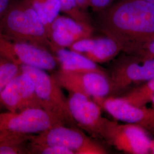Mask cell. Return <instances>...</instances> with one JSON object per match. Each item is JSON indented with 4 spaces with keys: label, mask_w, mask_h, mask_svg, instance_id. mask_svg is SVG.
I'll return each mask as SVG.
<instances>
[{
    "label": "cell",
    "mask_w": 154,
    "mask_h": 154,
    "mask_svg": "<svg viewBox=\"0 0 154 154\" xmlns=\"http://www.w3.org/2000/svg\"><path fill=\"white\" fill-rule=\"evenodd\" d=\"M100 30L130 54L139 45L154 37V4L144 0H118L98 18Z\"/></svg>",
    "instance_id": "1"
},
{
    "label": "cell",
    "mask_w": 154,
    "mask_h": 154,
    "mask_svg": "<svg viewBox=\"0 0 154 154\" xmlns=\"http://www.w3.org/2000/svg\"><path fill=\"white\" fill-rule=\"evenodd\" d=\"M0 33L9 38L51 51L47 30L28 0H13L0 21Z\"/></svg>",
    "instance_id": "2"
},
{
    "label": "cell",
    "mask_w": 154,
    "mask_h": 154,
    "mask_svg": "<svg viewBox=\"0 0 154 154\" xmlns=\"http://www.w3.org/2000/svg\"><path fill=\"white\" fill-rule=\"evenodd\" d=\"M21 70L33 80L41 108L57 117L65 126L78 127L70 112L68 99L53 75H50L44 70L27 65H21Z\"/></svg>",
    "instance_id": "3"
},
{
    "label": "cell",
    "mask_w": 154,
    "mask_h": 154,
    "mask_svg": "<svg viewBox=\"0 0 154 154\" xmlns=\"http://www.w3.org/2000/svg\"><path fill=\"white\" fill-rule=\"evenodd\" d=\"M0 56L20 66H33L45 71L53 70L58 63L50 50L9 38L1 33Z\"/></svg>",
    "instance_id": "4"
},
{
    "label": "cell",
    "mask_w": 154,
    "mask_h": 154,
    "mask_svg": "<svg viewBox=\"0 0 154 154\" xmlns=\"http://www.w3.org/2000/svg\"><path fill=\"white\" fill-rule=\"evenodd\" d=\"M58 125H65L57 117L42 108L0 113V130H2L33 134Z\"/></svg>",
    "instance_id": "5"
},
{
    "label": "cell",
    "mask_w": 154,
    "mask_h": 154,
    "mask_svg": "<svg viewBox=\"0 0 154 154\" xmlns=\"http://www.w3.org/2000/svg\"><path fill=\"white\" fill-rule=\"evenodd\" d=\"M53 75L62 88L69 92L93 97L95 102L106 98L112 93L110 78L105 73L71 72L61 69Z\"/></svg>",
    "instance_id": "6"
},
{
    "label": "cell",
    "mask_w": 154,
    "mask_h": 154,
    "mask_svg": "<svg viewBox=\"0 0 154 154\" xmlns=\"http://www.w3.org/2000/svg\"><path fill=\"white\" fill-rule=\"evenodd\" d=\"M103 139L125 152L132 154L150 153L152 140L142 127L135 123L120 125L109 120Z\"/></svg>",
    "instance_id": "7"
},
{
    "label": "cell",
    "mask_w": 154,
    "mask_h": 154,
    "mask_svg": "<svg viewBox=\"0 0 154 154\" xmlns=\"http://www.w3.org/2000/svg\"><path fill=\"white\" fill-rule=\"evenodd\" d=\"M69 93V109L78 126L95 138L103 139L109 119L102 116L101 106L83 94Z\"/></svg>",
    "instance_id": "8"
},
{
    "label": "cell",
    "mask_w": 154,
    "mask_h": 154,
    "mask_svg": "<svg viewBox=\"0 0 154 154\" xmlns=\"http://www.w3.org/2000/svg\"><path fill=\"white\" fill-rule=\"evenodd\" d=\"M153 78L154 59L129 55L114 67L109 78L112 92H114L123 90L132 84L146 82Z\"/></svg>",
    "instance_id": "9"
},
{
    "label": "cell",
    "mask_w": 154,
    "mask_h": 154,
    "mask_svg": "<svg viewBox=\"0 0 154 154\" xmlns=\"http://www.w3.org/2000/svg\"><path fill=\"white\" fill-rule=\"evenodd\" d=\"M0 103L11 112L41 108L33 80L21 70L0 93Z\"/></svg>",
    "instance_id": "10"
},
{
    "label": "cell",
    "mask_w": 154,
    "mask_h": 154,
    "mask_svg": "<svg viewBox=\"0 0 154 154\" xmlns=\"http://www.w3.org/2000/svg\"><path fill=\"white\" fill-rule=\"evenodd\" d=\"M93 142L75 127L58 125L34 135L30 144L60 146L72 149L75 154H81L83 150Z\"/></svg>",
    "instance_id": "11"
},
{
    "label": "cell",
    "mask_w": 154,
    "mask_h": 154,
    "mask_svg": "<svg viewBox=\"0 0 154 154\" xmlns=\"http://www.w3.org/2000/svg\"><path fill=\"white\" fill-rule=\"evenodd\" d=\"M114 119L128 123L138 124L147 119L154 108L132 105L123 98L106 97L96 102Z\"/></svg>",
    "instance_id": "12"
},
{
    "label": "cell",
    "mask_w": 154,
    "mask_h": 154,
    "mask_svg": "<svg viewBox=\"0 0 154 154\" xmlns=\"http://www.w3.org/2000/svg\"><path fill=\"white\" fill-rule=\"evenodd\" d=\"M51 51L62 70L76 72H97L106 74L98 63L72 50L52 45Z\"/></svg>",
    "instance_id": "13"
},
{
    "label": "cell",
    "mask_w": 154,
    "mask_h": 154,
    "mask_svg": "<svg viewBox=\"0 0 154 154\" xmlns=\"http://www.w3.org/2000/svg\"><path fill=\"white\" fill-rule=\"evenodd\" d=\"M122 51L121 45L114 39L106 36L96 38L91 50L84 55L97 63H101L112 60Z\"/></svg>",
    "instance_id": "14"
},
{
    "label": "cell",
    "mask_w": 154,
    "mask_h": 154,
    "mask_svg": "<svg viewBox=\"0 0 154 154\" xmlns=\"http://www.w3.org/2000/svg\"><path fill=\"white\" fill-rule=\"evenodd\" d=\"M52 30L65 32L74 37L78 41L80 39L91 37L94 29L92 25L78 22L68 16L59 15L51 25V32Z\"/></svg>",
    "instance_id": "15"
},
{
    "label": "cell",
    "mask_w": 154,
    "mask_h": 154,
    "mask_svg": "<svg viewBox=\"0 0 154 154\" xmlns=\"http://www.w3.org/2000/svg\"><path fill=\"white\" fill-rule=\"evenodd\" d=\"M45 26L50 39L51 25L61 11L58 0H28Z\"/></svg>",
    "instance_id": "16"
},
{
    "label": "cell",
    "mask_w": 154,
    "mask_h": 154,
    "mask_svg": "<svg viewBox=\"0 0 154 154\" xmlns=\"http://www.w3.org/2000/svg\"><path fill=\"white\" fill-rule=\"evenodd\" d=\"M154 97V78L133 88L122 98L132 105L145 106Z\"/></svg>",
    "instance_id": "17"
},
{
    "label": "cell",
    "mask_w": 154,
    "mask_h": 154,
    "mask_svg": "<svg viewBox=\"0 0 154 154\" xmlns=\"http://www.w3.org/2000/svg\"><path fill=\"white\" fill-rule=\"evenodd\" d=\"M61 11L77 21L91 24V19L86 11L82 9L77 0H58Z\"/></svg>",
    "instance_id": "18"
},
{
    "label": "cell",
    "mask_w": 154,
    "mask_h": 154,
    "mask_svg": "<svg viewBox=\"0 0 154 154\" xmlns=\"http://www.w3.org/2000/svg\"><path fill=\"white\" fill-rule=\"evenodd\" d=\"M20 72L21 66L0 56V93Z\"/></svg>",
    "instance_id": "19"
},
{
    "label": "cell",
    "mask_w": 154,
    "mask_h": 154,
    "mask_svg": "<svg viewBox=\"0 0 154 154\" xmlns=\"http://www.w3.org/2000/svg\"><path fill=\"white\" fill-rule=\"evenodd\" d=\"M31 154H75L72 149L55 145H33L30 144Z\"/></svg>",
    "instance_id": "20"
},
{
    "label": "cell",
    "mask_w": 154,
    "mask_h": 154,
    "mask_svg": "<svg viewBox=\"0 0 154 154\" xmlns=\"http://www.w3.org/2000/svg\"><path fill=\"white\" fill-rule=\"evenodd\" d=\"M32 134H22L0 130V146L8 143H25L33 138Z\"/></svg>",
    "instance_id": "21"
},
{
    "label": "cell",
    "mask_w": 154,
    "mask_h": 154,
    "mask_svg": "<svg viewBox=\"0 0 154 154\" xmlns=\"http://www.w3.org/2000/svg\"><path fill=\"white\" fill-rule=\"evenodd\" d=\"M128 55L144 59H154V37L139 45Z\"/></svg>",
    "instance_id": "22"
},
{
    "label": "cell",
    "mask_w": 154,
    "mask_h": 154,
    "mask_svg": "<svg viewBox=\"0 0 154 154\" xmlns=\"http://www.w3.org/2000/svg\"><path fill=\"white\" fill-rule=\"evenodd\" d=\"M25 143H10L0 146V154H31L30 149H26Z\"/></svg>",
    "instance_id": "23"
},
{
    "label": "cell",
    "mask_w": 154,
    "mask_h": 154,
    "mask_svg": "<svg viewBox=\"0 0 154 154\" xmlns=\"http://www.w3.org/2000/svg\"><path fill=\"white\" fill-rule=\"evenodd\" d=\"M116 0H87L88 7L96 11H104L114 4Z\"/></svg>",
    "instance_id": "24"
},
{
    "label": "cell",
    "mask_w": 154,
    "mask_h": 154,
    "mask_svg": "<svg viewBox=\"0 0 154 154\" xmlns=\"http://www.w3.org/2000/svg\"><path fill=\"white\" fill-rule=\"evenodd\" d=\"M138 125L144 128L148 133L154 134V109L152 114L149 118Z\"/></svg>",
    "instance_id": "25"
},
{
    "label": "cell",
    "mask_w": 154,
    "mask_h": 154,
    "mask_svg": "<svg viewBox=\"0 0 154 154\" xmlns=\"http://www.w3.org/2000/svg\"><path fill=\"white\" fill-rule=\"evenodd\" d=\"M13 0H0V21L11 5Z\"/></svg>",
    "instance_id": "26"
},
{
    "label": "cell",
    "mask_w": 154,
    "mask_h": 154,
    "mask_svg": "<svg viewBox=\"0 0 154 154\" xmlns=\"http://www.w3.org/2000/svg\"><path fill=\"white\" fill-rule=\"evenodd\" d=\"M77 1L79 6H81V8L84 11H86L88 8L87 0H77Z\"/></svg>",
    "instance_id": "27"
},
{
    "label": "cell",
    "mask_w": 154,
    "mask_h": 154,
    "mask_svg": "<svg viewBox=\"0 0 154 154\" xmlns=\"http://www.w3.org/2000/svg\"><path fill=\"white\" fill-rule=\"evenodd\" d=\"M150 154H154V140H152L151 149H150Z\"/></svg>",
    "instance_id": "28"
},
{
    "label": "cell",
    "mask_w": 154,
    "mask_h": 154,
    "mask_svg": "<svg viewBox=\"0 0 154 154\" xmlns=\"http://www.w3.org/2000/svg\"><path fill=\"white\" fill-rule=\"evenodd\" d=\"M144 1L149 2H150V3H152V4H154V0H144Z\"/></svg>",
    "instance_id": "29"
},
{
    "label": "cell",
    "mask_w": 154,
    "mask_h": 154,
    "mask_svg": "<svg viewBox=\"0 0 154 154\" xmlns=\"http://www.w3.org/2000/svg\"><path fill=\"white\" fill-rule=\"evenodd\" d=\"M151 102H152V108H154V97Z\"/></svg>",
    "instance_id": "30"
}]
</instances>
